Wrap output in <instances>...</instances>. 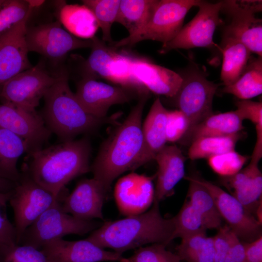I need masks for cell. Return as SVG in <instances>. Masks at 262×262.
<instances>
[{"label": "cell", "mask_w": 262, "mask_h": 262, "mask_svg": "<svg viewBox=\"0 0 262 262\" xmlns=\"http://www.w3.org/2000/svg\"><path fill=\"white\" fill-rule=\"evenodd\" d=\"M29 5L32 8L37 7L41 6L44 2V0H27Z\"/></svg>", "instance_id": "47"}, {"label": "cell", "mask_w": 262, "mask_h": 262, "mask_svg": "<svg viewBox=\"0 0 262 262\" xmlns=\"http://www.w3.org/2000/svg\"><path fill=\"white\" fill-rule=\"evenodd\" d=\"M29 151L25 140L0 127V177L17 182L20 178L17 168L18 160L23 154Z\"/></svg>", "instance_id": "25"}, {"label": "cell", "mask_w": 262, "mask_h": 262, "mask_svg": "<svg viewBox=\"0 0 262 262\" xmlns=\"http://www.w3.org/2000/svg\"><path fill=\"white\" fill-rule=\"evenodd\" d=\"M221 8L237 10L255 14L262 11V0H225Z\"/></svg>", "instance_id": "44"}, {"label": "cell", "mask_w": 262, "mask_h": 262, "mask_svg": "<svg viewBox=\"0 0 262 262\" xmlns=\"http://www.w3.org/2000/svg\"><path fill=\"white\" fill-rule=\"evenodd\" d=\"M229 240L230 247L224 262H247L244 246L231 230Z\"/></svg>", "instance_id": "43"}, {"label": "cell", "mask_w": 262, "mask_h": 262, "mask_svg": "<svg viewBox=\"0 0 262 262\" xmlns=\"http://www.w3.org/2000/svg\"><path fill=\"white\" fill-rule=\"evenodd\" d=\"M243 244L247 262H262V236L251 242Z\"/></svg>", "instance_id": "45"}, {"label": "cell", "mask_w": 262, "mask_h": 262, "mask_svg": "<svg viewBox=\"0 0 262 262\" xmlns=\"http://www.w3.org/2000/svg\"><path fill=\"white\" fill-rule=\"evenodd\" d=\"M131 70L134 78L149 91L168 98L176 95L182 82L179 73L142 57L132 56Z\"/></svg>", "instance_id": "20"}, {"label": "cell", "mask_w": 262, "mask_h": 262, "mask_svg": "<svg viewBox=\"0 0 262 262\" xmlns=\"http://www.w3.org/2000/svg\"><path fill=\"white\" fill-rule=\"evenodd\" d=\"M200 0H161L147 23L135 33L110 45L115 48L132 46L140 41L151 40L166 43L174 39L183 27L188 11Z\"/></svg>", "instance_id": "6"}, {"label": "cell", "mask_w": 262, "mask_h": 262, "mask_svg": "<svg viewBox=\"0 0 262 262\" xmlns=\"http://www.w3.org/2000/svg\"><path fill=\"white\" fill-rule=\"evenodd\" d=\"M184 178L189 182L187 199L201 216L206 229H218L222 226L223 219L212 196L192 176Z\"/></svg>", "instance_id": "28"}, {"label": "cell", "mask_w": 262, "mask_h": 262, "mask_svg": "<svg viewBox=\"0 0 262 262\" xmlns=\"http://www.w3.org/2000/svg\"><path fill=\"white\" fill-rule=\"evenodd\" d=\"M212 196L218 212L238 238L251 242L262 236V223L232 195L197 176H192Z\"/></svg>", "instance_id": "14"}, {"label": "cell", "mask_w": 262, "mask_h": 262, "mask_svg": "<svg viewBox=\"0 0 262 262\" xmlns=\"http://www.w3.org/2000/svg\"><path fill=\"white\" fill-rule=\"evenodd\" d=\"M44 212L25 231L19 244L40 249L46 243L68 234L84 235L99 227L101 223L83 220L65 213L60 199Z\"/></svg>", "instance_id": "5"}, {"label": "cell", "mask_w": 262, "mask_h": 262, "mask_svg": "<svg viewBox=\"0 0 262 262\" xmlns=\"http://www.w3.org/2000/svg\"><path fill=\"white\" fill-rule=\"evenodd\" d=\"M40 250L47 262H120L124 258L122 254L106 251L87 239H58L46 243Z\"/></svg>", "instance_id": "18"}, {"label": "cell", "mask_w": 262, "mask_h": 262, "mask_svg": "<svg viewBox=\"0 0 262 262\" xmlns=\"http://www.w3.org/2000/svg\"><path fill=\"white\" fill-rule=\"evenodd\" d=\"M241 132L226 136H202L194 139L190 143L188 155L195 160L220 155L234 150L238 141L242 137Z\"/></svg>", "instance_id": "31"}, {"label": "cell", "mask_w": 262, "mask_h": 262, "mask_svg": "<svg viewBox=\"0 0 262 262\" xmlns=\"http://www.w3.org/2000/svg\"><path fill=\"white\" fill-rule=\"evenodd\" d=\"M154 160L158 166L154 200L159 202L173 195L175 186L185 177V157L176 145H165Z\"/></svg>", "instance_id": "21"}, {"label": "cell", "mask_w": 262, "mask_h": 262, "mask_svg": "<svg viewBox=\"0 0 262 262\" xmlns=\"http://www.w3.org/2000/svg\"><path fill=\"white\" fill-rule=\"evenodd\" d=\"M0 127L25 140L29 147V153L42 149L52 134L36 110H30L8 103L0 104Z\"/></svg>", "instance_id": "15"}, {"label": "cell", "mask_w": 262, "mask_h": 262, "mask_svg": "<svg viewBox=\"0 0 262 262\" xmlns=\"http://www.w3.org/2000/svg\"><path fill=\"white\" fill-rule=\"evenodd\" d=\"M180 76L181 85L172 98L179 110L188 118L189 131L213 114V101L219 84L209 81L201 72L194 69Z\"/></svg>", "instance_id": "10"}, {"label": "cell", "mask_w": 262, "mask_h": 262, "mask_svg": "<svg viewBox=\"0 0 262 262\" xmlns=\"http://www.w3.org/2000/svg\"><path fill=\"white\" fill-rule=\"evenodd\" d=\"M180 261L187 262H214L213 237H208L206 231L181 239L176 247Z\"/></svg>", "instance_id": "32"}, {"label": "cell", "mask_w": 262, "mask_h": 262, "mask_svg": "<svg viewBox=\"0 0 262 262\" xmlns=\"http://www.w3.org/2000/svg\"><path fill=\"white\" fill-rule=\"evenodd\" d=\"M108 192L95 179H82L72 193L62 194L60 199L62 209L80 219H103L102 207Z\"/></svg>", "instance_id": "17"}, {"label": "cell", "mask_w": 262, "mask_h": 262, "mask_svg": "<svg viewBox=\"0 0 262 262\" xmlns=\"http://www.w3.org/2000/svg\"><path fill=\"white\" fill-rule=\"evenodd\" d=\"M222 92L242 100L249 99L262 93V58L250 57L240 77L233 84L225 86Z\"/></svg>", "instance_id": "30"}, {"label": "cell", "mask_w": 262, "mask_h": 262, "mask_svg": "<svg viewBox=\"0 0 262 262\" xmlns=\"http://www.w3.org/2000/svg\"><path fill=\"white\" fill-rule=\"evenodd\" d=\"M43 98L44 105L40 115L47 128L62 142L93 132L104 124L115 123L120 115L101 118L87 112L71 90L66 71L58 76Z\"/></svg>", "instance_id": "4"}, {"label": "cell", "mask_w": 262, "mask_h": 262, "mask_svg": "<svg viewBox=\"0 0 262 262\" xmlns=\"http://www.w3.org/2000/svg\"><path fill=\"white\" fill-rule=\"evenodd\" d=\"M223 63L221 80L225 86L234 83L242 75L251 53L242 43L232 39H223Z\"/></svg>", "instance_id": "27"}, {"label": "cell", "mask_w": 262, "mask_h": 262, "mask_svg": "<svg viewBox=\"0 0 262 262\" xmlns=\"http://www.w3.org/2000/svg\"><path fill=\"white\" fill-rule=\"evenodd\" d=\"M173 218L175 223L173 240L177 238L183 239L206 230L201 216L187 199Z\"/></svg>", "instance_id": "34"}, {"label": "cell", "mask_w": 262, "mask_h": 262, "mask_svg": "<svg viewBox=\"0 0 262 262\" xmlns=\"http://www.w3.org/2000/svg\"><path fill=\"white\" fill-rule=\"evenodd\" d=\"M228 225L222 226L213 237L214 250V262H224L230 247L229 232Z\"/></svg>", "instance_id": "42"}, {"label": "cell", "mask_w": 262, "mask_h": 262, "mask_svg": "<svg viewBox=\"0 0 262 262\" xmlns=\"http://www.w3.org/2000/svg\"><path fill=\"white\" fill-rule=\"evenodd\" d=\"M163 244H153L140 247L129 258H123L120 262H180L179 257L166 249Z\"/></svg>", "instance_id": "36"}, {"label": "cell", "mask_w": 262, "mask_h": 262, "mask_svg": "<svg viewBox=\"0 0 262 262\" xmlns=\"http://www.w3.org/2000/svg\"><path fill=\"white\" fill-rule=\"evenodd\" d=\"M33 9L27 0H7L0 10V34L32 14Z\"/></svg>", "instance_id": "37"}, {"label": "cell", "mask_w": 262, "mask_h": 262, "mask_svg": "<svg viewBox=\"0 0 262 262\" xmlns=\"http://www.w3.org/2000/svg\"><path fill=\"white\" fill-rule=\"evenodd\" d=\"M152 177L131 173L118 180L114 195L120 213L127 216L144 213L154 201Z\"/></svg>", "instance_id": "19"}, {"label": "cell", "mask_w": 262, "mask_h": 262, "mask_svg": "<svg viewBox=\"0 0 262 262\" xmlns=\"http://www.w3.org/2000/svg\"><path fill=\"white\" fill-rule=\"evenodd\" d=\"M91 145L84 136L27 154L22 170L37 183L58 196L75 178L90 171Z\"/></svg>", "instance_id": "1"}, {"label": "cell", "mask_w": 262, "mask_h": 262, "mask_svg": "<svg viewBox=\"0 0 262 262\" xmlns=\"http://www.w3.org/2000/svg\"><path fill=\"white\" fill-rule=\"evenodd\" d=\"M59 20L28 28L26 41L29 51L38 53L57 62L70 51L91 48L92 39L82 40L65 30Z\"/></svg>", "instance_id": "12"}, {"label": "cell", "mask_w": 262, "mask_h": 262, "mask_svg": "<svg viewBox=\"0 0 262 262\" xmlns=\"http://www.w3.org/2000/svg\"><path fill=\"white\" fill-rule=\"evenodd\" d=\"M189 129V121L181 111L168 110L165 127L166 142H175L182 139Z\"/></svg>", "instance_id": "40"}, {"label": "cell", "mask_w": 262, "mask_h": 262, "mask_svg": "<svg viewBox=\"0 0 262 262\" xmlns=\"http://www.w3.org/2000/svg\"><path fill=\"white\" fill-rule=\"evenodd\" d=\"M91 53L81 64L82 71L101 77L120 86L143 92L148 90L133 76L131 70L133 55L108 46L97 37L92 38Z\"/></svg>", "instance_id": "7"}, {"label": "cell", "mask_w": 262, "mask_h": 262, "mask_svg": "<svg viewBox=\"0 0 262 262\" xmlns=\"http://www.w3.org/2000/svg\"><path fill=\"white\" fill-rule=\"evenodd\" d=\"M60 194L55 195L22 170L8 202L13 211L17 244L26 229L58 199Z\"/></svg>", "instance_id": "8"}, {"label": "cell", "mask_w": 262, "mask_h": 262, "mask_svg": "<svg viewBox=\"0 0 262 262\" xmlns=\"http://www.w3.org/2000/svg\"><path fill=\"white\" fill-rule=\"evenodd\" d=\"M148 211L114 221L107 222L86 238L97 246L109 248L120 254L148 244H169L173 240L174 218L161 214L159 202L154 200Z\"/></svg>", "instance_id": "3"}, {"label": "cell", "mask_w": 262, "mask_h": 262, "mask_svg": "<svg viewBox=\"0 0 262 262\" xmlns=\"http://www.w3.org/2000/svg\"><path fill=\"white\" fill-rule=\"evenodd\" d=\"M83 4L88 7L94 14L102 33L104 42L111 43V27L115 22L120 0H83Z\"/></svg>", "instance_id": "33"}, {"label": "cell", "mask_w": 262, "mask_h": 262, "mask_svg": "<svg viewBox=\"0 0 262 262\" xmlns=\"http://www.w3.org/2000/svg\"><path fill=\"white\" fill-rule=\"evenodd\" d=\"M59 19L69 33L86 40L93 38L99 27L94 14L84 4H63L59 11Z\"/></svg>", "instance_id": "26"}, {"label": "cell", "mask_w": 262, "mask_h": 262, "mask_svg": "<svg viewBox=\"0 0 262 262\" xmlns=\"http://www.w3.org/2000/svg\"><path fill=\"white\" fill-rule=\"evenodd\" d=\"M16 183L0 177V193H7L12 191Z\"/></svg>", "instance_id": "46"}, {"label": "cell", "mask_w": 262, "mask_h": 262, "mask_svg": "<svg viewBox=\"0 0 262 262\" xmlns=\"http://www.w3.org/2000/svg\"><path fill=\"white\" fill-rule=\"evenodd\" d=\"M31 15L0 34V90L6 81L32 67L26 41Z\"/></svg>", "instance_id": "16"}, {"label": "cell", "mask_w": 262, "mask_h": 262, "mask_svg": "<svg viewBox=\"0 0 262 262\" xmlns=\"http://www.w3.org/2000/svg\"><path fill=\"white\" fill-rule=\"evenodd\" d=\"M149 92L139 97L123 123L101 144L90 170L93 178L109 191L113 181L123 173L136 169L143 146L142 115Z\"/></svg>", "instance_id": "2"}, {"label": "cell", "mask_w": 262, "mask_h": 262, "mask_svg": "<svg viewBox=\"0 0 262 262\" xmlns=\"http://www.w3.org/2000/svg\"><path fill=\"white\" fill-rule=\"evenodd\" d=\"M243 120L237 110L213 114L191 129L183 138L187 137L191 143L200 137L234 134L244 129Z\"/></svg>", "instance_id": "24"}, {"label": "cell", "mask_w": 262, "mask_h": 262, "mask_svg": "<svg viewBox=\"0 0 262 262\" xmlns=\"http://www.w3.org/2000/svg\"><path fill=\"white\" fill-rule=\"evenodd\" d=\"M231 17L223 39H232L246 46L252 53L262 56V22L255 14L232 9H222Z\"/></svg>", "instance_id": "23"}, {"label": "cell", "mask_w": 262, "mask_h": 262, "mask_svg": "<svg viewBox=\"0 0 262 262\" xmlns=\"http://www.w3.org/2000/svg\"><path fill=\"white\" fill-rule=\"evenodd\" d=\"M167 112L160 99L157 98L142 124L143 146L136 168L154 160L157 153L165 146Z\"/></svg>", "instance_id": "22"}, {"label": "cell", "mask_w": 262, "mask_h": 262, "mask_svg": "<svg viewBox=\"0 0 262 262\" xmlns=\"http://www.w3.org/2000/svg\"><path fill=\"white\" fill-rule=\"evenodd\" d=\"M77 84L75 95L85 110L90 114L105 118L113 105L129 102L143 93L122 86H113L97 81L98 76L82 72Z\"/></svg>", "instance_id": "11"}, {"label": "cell", "mask_w": 262, "mask_h": 262, "mask_svg": "<svg viewBox=\"0 0 262 262\" xmlns=\"http://www.w3.org/2000/svg\"><path fill=\"white\" fill-rule=\"evenodd\" d=\"M12 191L0 193V250L7 246L17 244L14 224L10 221L6 213L7 204Z\"/></svg>", "instance_id": "39"}, {"label": "cell", "mask_w": 262, "mask_h": 262, "mask_svg": "<svg viewBox=\"0 0 262 262\" xmlns=\"http://www.w3.org/2000/svg\"><path fill=\"white\" fill-rule=\"evenodd\" d=\"M248 159L235 150L229 151L208 158L212 170L222 177H229L239 172Z\"/></svg>", "instance_id": "35"}, {"label": "cell", "mask_w": 262, "mask_h": 262, "mask_svg": "<svg viewBox=\"0 0 262 262\" xmlns=\"http://www.w3.org/2000/svg\"><path fill=\"white\" fill-rule=\"evenodd\" d=\"M1 262H47L46 258L39 249L33 246L15 244L0 250Z\"/></svg>", "instance_id": "38"}, {"label": "cell", "mask_w": 262, "mask_h": 262, "mask_svg": "<svg viewBox=\"0 0 262 262\" xmlns=\"http://www.w3.org/2000/svg\"><path fill=\"white\" fill-rule=\"evenodd\" d=\"M159 0H121L115 22L126 28L131 35L149 21Z\"/></svg>", "instance_id": "29"}, {"label": "cell", "mask_w": 262, "mask_h": 262, "mask_svg": "<svg viewBox=\"0 0 262 262\" xmlns=\"http://www.w3.org/2000/svg\"><path fill=\"white\" fill-rule=\"evenodd\" d=\"M221 6L222 1L213 3L200 0L196 15L182 27L174 39L163 45L160 53H166L177 49L209 48L214 46V33L221 22L219 17Z\"/></svg>", "instance_id": "13"}, {"label": "cell", "mask_w": 262, "mask_h": 262, "mask_svg": "<svg viewBox=\"0 0 262 262\" xmlns=\"http://www.w3.org/2000/svg\"><path fill=\"white\" fill-rule=\"evenodd\" d=\"M237 110L243 118L248 119L255 126L256 138H262V103L250 99H240L236 102Z\"/></svg>", "instance_id": "41"}, {"label": "cell", "mask_w": 262, "mask_h": 262, "mask_svg": "<svg viewBox=\"0 0 262 262\" xmlns=\"http://www.w3.org/2000/svg\"><path fill=\"white\" fill-rule=\"evenodd\" d=\"M6 1L7 0H0V10L3 8Z\"/></svg>", "instance_id": "48"}, {"label": "cell", "mask_w": 262, "mask_h": 262, "mask_svg": "<svg viewBox=\"0 0 262 262\" xmlns=\"http://www.w3.org/2000/svg\"><path fill=\"white\" fill-rule=\"evenodd\" d=\"M58 76L51 75L42 61L6 81L0 90L3 103L34 110Z\"/></svg>", "instance_id": "9"}]
</instances>
